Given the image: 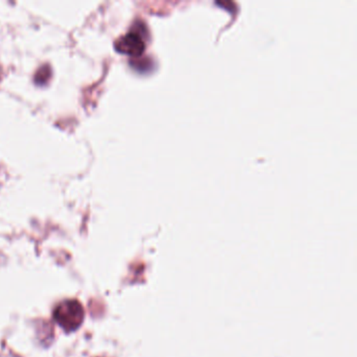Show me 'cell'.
Segmentation results:
<instances>
[{"instance_id": "1", "label": "cell", "mask_w": 357, "mask_h": 357, "mask_svg": "<svg viewBox=\"0 0 357 357\" xmlns=\"http://www.w3.org/2000/svg\"><path fill=\"white\" fill-rule=\"evenodd\" d=\"M82 304L77 300H65L54 310V318L66 332L76 331L84 320Z\"/></svg>"}, {"instance_id": "2", "label": "cell", "mask_w": 357, "mask_h": 357, "mask_svg": "<svg viewBox=\"0 0 357 357\" xmlns=\"http://www.w3.org/2000/svg\"><path fill=\"white\" fill-rule=\"evenodd\" d=\"M115 48L122 54L137 57L143 54L146 44L139 32H129L115 40Z\"/></svg>"}, {"instance_id": "3", "label": "cell", "mask_w": 357, "mask_h": 357, "mask_svg": "<svg viewBox=\"0 0 357 357\" xmlns=\"http://www.w3.org/2000/svg\"><path fill=\"white\" fill-rule=\"evenodd\" d=\"M50 74H52V70H50V66H48V65H44V66H41V68L37 70V73H36L34 81H35L36 84L38 85L46 84V83L50 80Z\"/></svg>"}]
</instances>
